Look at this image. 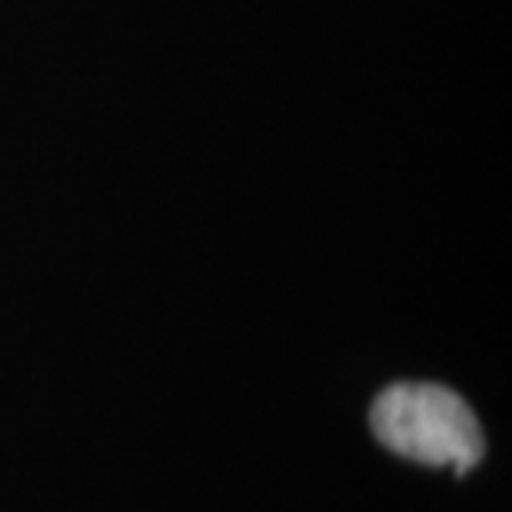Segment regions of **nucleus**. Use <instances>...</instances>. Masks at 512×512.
Returning <instances> with one entry per match:
<instances>
[{
    "instance_id": "f257e3e1",
    "label": "nucleus",
    "mask_w": 512,
    "mask_h": 512,
    "mask_svg": "<svg viewBox=\"0 0 512 512\" xmlns=\"http://www.w3.org/2000/svg\"><path fill=\"white\" fill-rule=\"evenodd\" d=\"M376 439L389 453L423 466L469 473L483 459V429L459 393L439 383H396L370 413Z\"/></svg>"
}]
</instances>
